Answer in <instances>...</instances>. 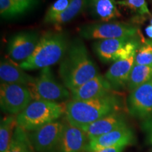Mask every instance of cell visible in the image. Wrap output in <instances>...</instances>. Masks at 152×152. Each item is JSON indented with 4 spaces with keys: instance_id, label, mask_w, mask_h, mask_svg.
<instances>
[{
    "instance_id": "cell-1",
    "label": "cell",
    "mask_w": 152,
    "mask_h": 152,
    "mask_svg": "<svg viewBox=\"0 0 152 152\" xmlns=\"http://www.w3.org/2000/svg\"><path fill=\"white\" fill-rule=\"evenodd\" d=\"M59 75L66 88L72 90L98 75V68L84 43L75 39L61 61Z\"/></svg>"
},
{
    "instance_id": "cell-2",
    "label": "cell",
    "mask_w": 152,
    "mask_h": 152,
    "mask_svg": "<svg viewBox=\"0 0 152 152\" xmlns=\"http://www.w3.org/2000/svg\"><path fill=\"white\" fill-rule=\"evenodd\" d=\"M121 100L116 94H110L90 100H71L66 104L67 123L80 128L109 114L120 112Z\"/></svg>"
},
{
    "instance_id": "cell-3",
    "label": "cell",
    "mask_w": 152,
    "mask_h": 152,
    "mask_svg": "<svg viewBox=\"0 0 152 152\" xmlns=\"http://www.w3.org/2000/svg\"><path fill=\"white\" fill-rule=\"evenodd\" d=\"M68 45L65 33L61 31L48 32L40 37L35 52L30 58L19 65L25 71L49 67L61 61Z\"/></svg>"
},
{
    "instance_id": "cell-4",
    "label": "cell",
    "mask_w": 152,
    "mask_h": 152,
    "mask_svg": "<svg viewBox=\"0 0 152 152\" xmlns=\"http://www.w3.org/2000/svg\"><path fill=\"white\" fill-rule=\"evenodd\" d=\"M66 105L58 102L34 100L16 116L17 125L27 132H33L65 113Z\"/></svg>"
},
{
    "instance_id": "cell-5",
    "label": "cell",
    "mask_w": 152,
    "mask_h": 152,
    "mask_svg": "<svg viewBox=\"0 0 152 152\" xmlns=\"http://www.w3.org/2000/svg\"><path fill=\"white\" fill-rule=\"evenodd\" d=\"M142 42L140 40L138 35L131 37L100 39L94 42L93 49L103 63H114L135 56Z\"/></svg>"
},
{
    "instance_id": "cell-6",
    "label": "cell",
    "mask_w": 152,
    "mask_h": 152,
    "mask_svg": "<svg viewBox=\"0 0 152 152\" xmlns=\"http://www.w3.org/2000/svg\"><path fill=\"white\" fill-rule=\"evenodd\" d=\"M28 87L33 101L58 102L68 99L71 96L68 89L56 81L49 67L42 69L39 75Z\"/></svg>"
},
{
    "instance_id": "cell-7",
    "label": "cell",
    "mask_w": 152,
    "mask_h": 152,
    "mask_svg": "<svg viewBox=\"0 0 152 152\" xmlns=\"http://www.w3.org/2000/svg\"><path fill=\"white\" fill-rule=\"evenodd\" d=\"M79 33L86 39H109L138 35V28L120 22H102L80 26Z\"/></svg>"
},
{
    "instance_id": "cell-8",
    "label": "cell",
    "mask_w": 152,
    "mask_h": 152,
    "mask_svg": "<svg viewBox=\"0 0 152 152\" xmlns=\"http://www.w3.org/2000/svg\"><path fill=\"white\" fill-rule=\"evenodd\" d=\"M33 101L27 86L18 84L1 83L0 104L4 113L18 115Z\"/></svg>"
},
{
    "instance_id": "cell-9",
    "label": "cell",
    "mask_w": 152,
    "mask_h": 152,
    "mask_svg": "<svg viewBox=\"0 0 152 152\" xmlns=\"http://www.w3.org/2000/svg\"><path fill=\"white\" fill-rule=\"evenodd\" d=\"M64 125L56 121L30 133V139L36 152H57Z\"/></svg>"
},
{
    "instance_id": "cell-10",
    "label": "cell",
    "mask_w": 152,
    "mask_h": 152,
    "mask_svg": "<svg viewBox=\"0 0 152 152\" xmlns=\"http://www.w3.org/2000/svg\"><path fill=\"white\" fill-rule=\"evenodd\" d=\"M39 34L36 31H21L12 36L8 42V55L10 59L20 64L35 52L39 42Z\"/></svg>"
},
{
    "instance_id": "cell-11",
    "label": "cell",
    "mask_w": 152,
    "mask_h": 152,
    "mask_svg": "<svg viewBox=\"0 0 152 152\" xmlns=\"http://www.w3.org/2000/svg\"><path fill=\"white\" fill-rule=\"evenodd\" d=\"M127 107L136 118L146 121L152 118V80L131 91Z\"/></svg>"
},
{
    "instance_id": "cell-12",
    "label": "cell",
    "mask_w": 152,
    "mask_h": 152,
    "mask_svg": "<svg viewBox=\"0 0 152 152\" xmlns=\"http://www.w3.org/2000/svg\"><path fill=\"white\" fill-rule=\"evenodd\" d=\"M134 134L128 125L121 127L107 134L89 140L86 151L92 152L105 148L131 145L134 142Z\"/></svg>"
},
{
    "instance_id": "cell-13",
    "label": "cell",
    "mask_w": 152,
    "mask_h": 152,
    "mask_svg": "<svg viewBox=\"0 0 152 152\" xmlns=\"http://www.w3.org/2000/svg\"><path fill=\"white\" fill-rule=\"evenodd\" d=\"M113 87L105 77L99 74L94 78L71 90L73 100H90L112 94Z\"/></svg>"
},
{
    "instance_id": "cell-14",
    "label": "cell",
    "mask_w": 152,
    "mask_h": 152,
    "mask_svg": "<svg viewBox=\"0 0 152 152\" xmlns=\"http://www.w3.org/2000/svg\"><path fill=\"white\" fill-rule=\"evenodd\" d=\"M89 139L82 129L65 123L57 152H85Z\"/></svg>"
},
{
    "instance_id": "cell-15",
    "label": "cell",
    "mask_w": 152,
    "mask_h": 152,
    "mask_svg": "<svg viewBox=\"0 0 152 152\" xmlns=\"http://www.w3.org/2000/svg\"><path fill=\"white\" fill-rule=\"evenodd\" d=\"M126 125H128L124 115L120 112H116L109 114L91 124L81 127L80 129L86 133L89 140H91Z\"/></svg>"
},
{
    "instance_id": "cell-16",
    "label": "cell",
    "mask_w": 152,
    "mask_h": 152,
    "mask_svg": "<svg viewBox=\"0 0 152 152\" xmlns=\"http://www.w3.org/2000/svg\"><path fill=\"white\" fill-rule=\"evenodd\" d=\"M135 56L124 60L114 62L106 72L105 78L111 84L113 90H118L128 86L131 71L134 66Z\"/></svg>"
},
{
    "instance_id": "cell-17",
    "label": "cell",
    "mask_w": 152,
    "mask_h": 152,
    "mask_svg": "<svg viewBox=\"0 0 152 152\" xmlns=\"http://www.w3.org/2000/svg\"><path fill=\"white\" fill-rule=\"evenodd\" d=\"M20 68V65L11 59H4L0 64L1 83L18 84L28 87L35 78L28 75Z\"/></svg>"
},
{
    "instance_id": "cell-18",
    "label": "cell",
    "mask_w": 152,
    "mask_h": 152,
    "mask_svg": "<svg viewBox=\"0 0 152 152\" xmlns=\"http://www.w3.org/2000/svg\"><path fill=\"white\" fill-rule=\"evenodd\" d=\"M115 0H90V5L92 14L104 22L121 16Z\"/></svg>"
},
{
    "instance_id": "cell-19",
    "label": "cell",
    "mask_w": 152,
    "mask_h": 152,
    "mask_svg": "<svg viewBox=\"0 0 152 152\" xmlns=\"http://www.w3.org/2000/svg\"><path fill=\"white\" fill-rule=\"evenodd\" d=\"M90 0H72L68 8L58 15L52 20L51 24L59 27L66 23L71 21L86 9L87 6L90 4Z\"/></svg>"
},
{
    "instance_id": "cell-20",
    "label": "cell",
    "mask_w": 152,
    "mask_h": 152,
    "mask_svg": "<svg viewBox=\"0 0 152 152\" xmlns=\"http://www.w3.org/2000/svg\"><path fill=\"white\" fill-rule=\"evenodd\" d=\"M7 152H36L27 131L17 125Z\"/></svg>"
},
{
    "instance_id": "cell-21",
    "label": "cell",
    "mask_w": 152,
    "mask_h": 152,
    "mask_svg": "<svg viewBox=\"0 0 152 152\" xmlns=\"http://www.w3.org/2000/svg\"><path fill=\"white\" fill-rule=\"evenodd\" d=\"M16 126V117L14 115H8L1 119L0 124V152H7Z\"/></svg>"
},
{
    "instance_id": "cell-22",
    "label": "cell",
    "mask_w": 152,
    "mask_h": 152,
    "mask_svg": "<svg viewBox=\"0 0 152 152\" xmlns=\"http://www.w3.org/2000/svg\"><path fill=\"white\" fill-rule=\"evenodd\" d=\"M151 80H152V66L134 64L127 87L131 92Z\"/></svg>"
},
{
    "instance_id": "cell-23",
    "label": "cell",
    "mask_w": 152,
    "mask_h": 152,
    "mask_svg": "<svg viewBox=\"0 0 152 152\" xmlns=\"http://www.w3.org/2000/svg\"><path fill=\"white\" fill-rule=\"evenodd\" d=\"M134 64L152 66V39L142 42L135 55Z\"/></svg>"
},
{
    "instance_id": "cell-24",
    "label": "cell",
    "mask_w": 152,
    "mask_h": 152,
    "mask_svg": "<svg viewBox=\"0 0 152 152\" xmlns=\"http://www.w3.org/2000/svg\"><path fill=\"white\" fill-rule=\"evenodd\" d=\"M117 4L127 7L139 16H151L146 0H120Z\"/></svg>"
},
{
    "instance_id": "cell-25",
    "label": "cell",
    "mask_w": 152,
    "mask_h": 152,
    "mask_svg": "<svg viewBox=\"0 0 152 152\" xmlns=\"http://www.w3.org/2000/svg\"><path fill=\"white\" fill-rule=\"evenodd\" d=\"M71 1L72 0H56L47 10L44 18V23L51 24L52 20L58 15L68 8Z\"/></svg>"
},
{
    "instance_id": "cell-26",
    "label": "cell",
    "mask_w": 152,
    "mask_h": 152,
    "mask_svg": "<svg viewBox=\"0 0 152 152\" xmlns=\"http://www.w3.org/2000/svg\"><path fill=\"white\" fill-rule=\"evenodd\" d=\"M0 13L4 18H11L25 13L14 0H0Z\"/></svg>"
},
{
    "instance_id": "cell-27",
    "label": "cell",
    "mask_w": 152,
    "mask_h": 152,
    "mask_svg": "<svg viewBox=\"0 0 152 152\" xmlns=\"http://www.w3.org/2000/svg\"><path fill=\"white\" fill-rule=\"evenodd\" d=\"M24 12L30 10L39 2V0H14Z\"/></svg>"
},
{
    "instance_id": "cell-28",
    "label": "cell",
    "mask_w": 152,
    "mask_h": 152,
    "mask_svg": "<svg viewBox=\"0 0 152 152\" xmlns=\"http://www.w3.org/2000/svg\"><path fill=\"white\" fill-rule=\"evenodd\" d=\"M143 129L147 132L148 142L152 144V118L144 121L143 123Z\"/></svg>"
},
{
    "instance_id": "cell-29",
    "label": "cell",
    "mask_w": 152,
    "mask_h": 152,
    "mask_svg": "<svg viewBox=\"0 0 152 152\" xmlns=\"http://www.w3.org/2000/svg\"><path fill=\"white\" fill-rule=\"evenodd\" d=\"M125 148V147H124V146H120V147L105 148V149L96 150V151L92 152H123Z\"/></svg>"
},
{
    "instance_id": "cell-30",
    "label": "cell",
    "mask_w": 152,
    "mask_h": 152,
    "mask_svg": "<svg viewBox=\"0 0 152 152\" xmlns=\"http://www.w3.org/2000/svg\"><path fill=\"white\" fill-rule=\"evenodd\" d=\"M145 33L150 39H152V25L150 24L145 28Z\"/></svg>"
},
{
    "instance_id": "cell-31",
    "label": "cell",
    "mask_w": 152,
    "mask_h": 152,
    "mask_svg": "<svg viewBox=\"0 0 152 152\" xmlns=\"http://www.w3.org/2000/svg\"><path fill=\"white\" fill-rule=\"evenodd\" d=\"M149 152H152V148L151 149V150H150V151H149Z\"/></svg>"
}]
</instances>
